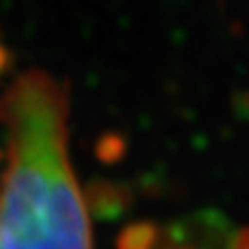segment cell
<instances>
[{"mask_svg":"<svg viewBox=\"0 0 249 249\" xmlns=\"http://www.w3.org/2000/svg\"><path fill=\"white\" fill-rule=\"evenodd\" d=\"M67 88L27 71L0 98L6 164L0 249H91L89 220L67 147Z\"/></svg>","mask_w":249,"mask_h":249,"instance_id":"1","label":"cell"},{"mask_svg":"<svg viewBox=\"0 0 249 249\" xmlns=\"http://www.w3.org/2000/svg\"><path fill=\"white\" fill-rule=\"evenodd\" d=\"M235 249H249V231L241 232V237L237 239V245Z\"/></svg>","mask_w":249,"mask_h":249,"instance_id":"3","label":"cell"},{"mask_svg":"<svg viewBox=\"0 0 249 249\" xmlns=\"http://www.w3.org/2000/svg\"><path fill=\"white\" fill-rule=\"evenodd\" d=\"M9 65H11V54L6 50V46L2 44V40H0V77L9 69Z\"/></svg>","mask_w":249,"mask_h":249,"instance_id":"2","label":"cell"}]
</instances>
